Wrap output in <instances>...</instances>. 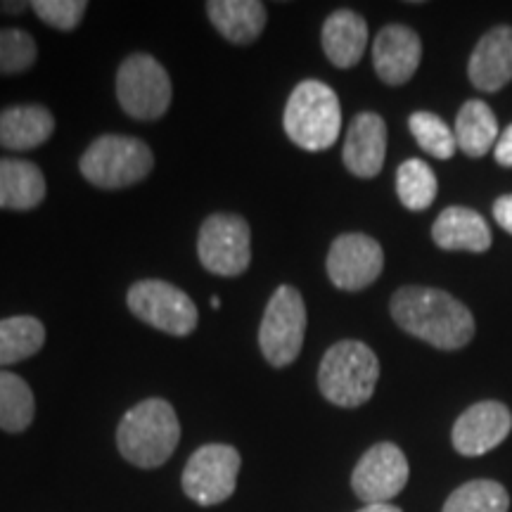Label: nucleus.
I'll use <instances>...</instances> for the list:
<instances>
[{
	"mask_svg": "<svg viewBox=\"0 0 512 512\" xmlns=\"http://www.w3.org/2000/svg\"><path fill=\"white\" fill-rule=\"evenodd\" d=\"M389 309L403 332L441 351L463 349L475 337V318L470 309L444 290L401 287L394 292Z\"/></svg>",
	"mask_w": 512,
	"mask_h": 512,
	"instance_id": "obj_1",
	"label": "nucleus"
},
{
	"mask_svg": "<svg viewBox=\"0 0 512 512\" xmlns=\"http://www.w3.org/2000/svg\"><path fill=\"white\" fill-rule=\"evenodd\" d=\"M181 441V422L169 401L145 399L126 411L117 427L119 453L143 470L162 467Z\"/></svg>",
	"mask_w": 512,
	"mask_h": 512,
	"instance_id": "obj_2",
	"label": "nucleus"
},
{
	"mask_svg": "<svg viewBox=\"0 0 512 512\" xmlns=\"http://www.w3.org/2000/svg\"><path fill=\"white\" fill-rule=\"evenodd\" d=\"M380 380V361L368 344L342 339L325 351L318 368V389L339 408H358L370 401Z\"/></svg>",
	"mask_w": 512,
	"mask_h": 512,
	"instance_id": "obj_3",
	"label": "nucleus"
},
{
	"mask_svg": "<svg viewBox=\"0 0 512 512\" xmlns=\"http://www.w3.org/2000/svg\"><path fill=\"white\" fill-rule=\"evenodd\" d=\"M283 126L287 138L302 150H328L342 131V107L337 93L323 81H302L287 98Z\"/></svg>",
	"mask_w": 512,
	"mask_h": 512,
	"instance_id": "obj_4",
	"label": "nucleus"
},
{
	"mask_svg": "<svg viewBox=\"0 0 512 512\" xmlns=\"http://www.w3.org/2000/svg\"><path fill=\"white\" fill-rule=\"evenodd\" d=\"M152 166L155 155L147 143L117 133L95 138L79 162L81 176L102 190L131 188L150 176Z\"/></svg>",
	"mask_w": 512,
	"mask_h": 512,
	"instance_id": "obj_5",
	"label": "nucleus"
},
{
	"mask_svg": "<svg viewBox=\"0 0 512 512\" xmlns=\"http://www.w3.org/2000/svg\"><path fill=\"white\" fill-rule=\"evenodd\" d=\"M306 335V304L302 292L280 285L268 299L259 328V349L273 368H287L302 354Z\"/></svg>",
	"mask_w": 512,
	"mask_h": 512,
	"instance_id": "obj_6",
	"label": "nucleus"
},
{
	"mask_svg": "<svg viewBox=\"0 0 512 512\" xmlns=\"http://www.w3.org/2000/svg\"><path fill=\"white\" fill-rule=\"evenodd\" d=\"M171 79L155 57L133 53L117 72V98L121 110L138 121H157L169 112Z\"/></svg>",
	"mask_w": 512,
	"mask_h": 512,
	"instance_id": "obj_7",
	"label": "nucleus"
},
{
	"mask_svg": "<svg viewBox=\"0 0 512 512\" xmlns=\"http://www.w3.org/2000/svg\"><path fill=\"white\" fill-rule=\"evenodd\" d=\"M126 304L133 316L150 325L164 335L188 337L195 332L197 306L183 290L159 278L138 280L128 287Z\"/></svg>",
	"mask_w": 512,
	"mask_h": 512,
	"instance_id": "obj_8",
	"label": "nucleus"
},
{
	"mask_svg": "<svg viewBox=\"0 0 512 512\" xmlns=\"http://www.w3.org/2000/svg\"><path fill=\"white\" fill-rule=\"evenodd\" d=\"M197 256L209 273L238 278L252 264V228L238 214H211L200 228Z\"/></svg>",
	"mask_w": 512,
	"mask_h": 512,
	"instance_id": "obj_9",
	"label": "nucleus"
},
{
	"mask_svg": "<svg viewBox=\"0 0 512 512\" xmlns=\"http://www.w3.org/2000/svg\"><path fill=\"white\" fill-rule=\"evenodd\" d=\"M242 458L230 444H204L188 458L181 484L197 505H219L235 494Z\"/></svg>",
	"mask_w": 512,
	"mask_h": 512,
	"instance_id": "obj_10",
	"label": "nucleus"
},
{
	"mask_svg": "<svg viewBox=\"0 0 512 512\" xmlns=\"http://www.w3.org/2000/svg\"><path fill=\"white\" fill-rule=\"evenodd\" d=\"M408 475H411V467H408L406 453L396 444L382 441V444L370 446L358 460L351 475V486L366 505L389 503L408 484Z\"/></svg>",
	"mask_w": 512,
	"mask_h": 512,
	"instance_id": "obj_11",
	"label": "nucleus"
},
{
	"mask_svg": "<svg viewBox=\"0 0 512 512\" xmlns=\"http://www.w3.org/2000/svg\"><path fill=\"white\" fill-rule=\"evenodd\" d=\"M328 278L337 290L361 292L380 278L384 252L380 242L363 233H344L328 252Z\"/></svg>",
	"mask_w": 512,
	"mask_h": 512,
	"instance_id": "obj_12",
	"label": "nucleus"
},
{
	"mask_svg": "<svg viewBox=\"0 0 512 512\" xmlns=\"http://www.w3.org/2000/svg\"><path fill=\"white\" fill-rule=\"evenodd\" d=\"M512 430V413L501 401H479L460 415L451 430L453 448L460 456L477 458L501 446Z\"/></svg>",
	"mask_w": 512,
	"mask_h": 512,
	"instance_id": "obj_13",
	"label": "nucleus"
},
{
	"mask_svg": "<svg viewBox=\"0 0 512 512\" xmlns=\"http://www.w3.org/2000/svg\"><path fill=\"white\" fill-rule=\"evenodd\" d=\"M422 60L420 36L411 27L389 24L373 43L375 72L387 86H403L413 79Z\"/></svg>",
	"mask_w": 512,
	"mask_h": 512,
	"instance_id": "obj_14",
	"label": "nucleus"
},
{
	"mask_svg": "<svg viewBox=\"0 0 512 512\" xmlns=\"http://www.w3.org/2000/svg\"><path fill=\"white\" fill-rule=\"evenodd\" d=\"M344 166L358 178H375L387 157V124L380 114L361 112L351 121L344 140Z\"/></svg>",
	"mask_w": 512,
	"mask_h": 512,
	"instance_id": "obj_15",
	"label": "nucleus"
},
{
	"mask_svg": "<svg viewBox=\"0 0 512 512\" xmlns=\"http://www.w3.org/2000/svg\"><path fill=\"white\" fill-rule=\"evenodd\" d=\"M472 86L484 93L501 91L512 79V27H496L482 36L467 67Z\"/></svg>",
	"mask_w": 512,
	"mask_h": 512,
	"instance_id": "obj_16",
	"label": "nucleus"
},
{
	"mask_svg": "<svg viewBox=\"0 0 512 512\" xmlns=\"http://www.w3.org/2000/svg\"><path fill=\"white\" fill-rule=\"evenodd\" d=\"M55 133V117L46 105H10L0 110V147L29 152L48 143Z\"/></svg>",
	"mask_w": 512,
	"mask_h": 512,
	"instance_id": "obj_17",
	"label": "nucleus"
},
{
	"mask_svg": "<svg viewBox=\"0 0 512 512\" xmlns=\"http://www.w3.org/2000/svg\"><path fill=\"white\" fill-rule=\"evenodd\" d=\"M434 245L446 252H475L482 254L491 247L489 223L482 214L467 207H448L439 214L432 226Z\"/></svg>",
	"mask_w": 512,
	"mask_h": 512,
	"instance_id": "obj_18",
	"label": "nucleus"
},
{
	"mask_svg": "<svg viewBox=\"0 0 512 512\" xmlns=\"http://www.w3.org/2000/svg\"><path fill=\"white\" fill-rule=\"evenodd\" d=\"M323 50L328 60L339 69H351L361 62L368 48V24L354 10H335L325 19Z\"/></svg>",
	"mask_w": 512,
	"mask_h": 512,
	"instance_id": "obj_19",
	"label": "nucleus"
},
{
	"mask_svg": "<svg viewBox=\"0 0 512 512\" xmlns=\"http://www.w3.org/2000/svg\"><path fill=\"white\" fill-rule=\"evenodd\" d=\"M207 17L235 46H249L266 29V5L259 0H209Z\"/></svg>",
	"mask_w": 512,
	"mask_h": 512,
	"instance_id": "obj_20",
	"label": "nucleus"
},
{
	"mask_svg": "<svg viewBox=\"0 0 512 512\" xmlns=\"http://www.w3.org/2000/svg\"><path fill=\"white\" fill-rule=\"evenodd\" d=\"M46 176L34 162L0 157V209L31 211L46 200Z\"/></svg>",
	"mask_w": 512,
	"mask_h": 512,
	"instance_id": "obj_21",
	"label": "nucleus"
},
{
	"mask_svg": "<svg viewBox=\"0 0 512 512\" xmlns=\"http://www.w3.org/2000/svg\"><path fill=\"white\" fill-rule=\"evenodd\" d=\"M453 133H456L458 147L467 157H484L501 138L496 114L482 100H467L460 107Z\"/></svg>",
	"mask_w": 512,
	"mask_h": 512,
	"instance_id": "obj_22",
	"label": "nucleus"
},
{
	"mask_svg": "<svg viewBox=\"0 0 512 512\" xmlns=\"http://www.w3.org/2000/svg\"><path fill=\"white\" fill-rule=\"evenodd\" d=\"M46 344V325L34 316L0 318V368L36 356Z\"/></svg>",
	"mask_w": 512,
	"mask_h": 512,
	"instance_id": "obj_23",
	"label": "nucleus"
},
{
	"mask_svg": "<svg viewBox=\"0 0 512 512\" xmlns=\"http://www.w3.org/2000/svg\"><path fill=\"white\" fill-rule=\"evenodd\" d=\"M36 415V399L24 377L0 370V430L22 434Z\"/></svg>",
	"mask_w": 512,
	"mask_h": 512,
	"instance_id": "obj_24",
	"label": "nucleus"
},
{
	"mask_svg": "<svg viewBox=\"0 0 512 512\" xmlns=\"http://www.w3.org/2000/svg\"><path fill=\"white\" fill-rule=\"evenodd\" d=\"M510 496L503 484L491 482V479H472L458 486L451 496L446 498L441 512H508Z\"/></svg>",
	"mask_w": 512,
	"mask_h": 512,
	"instance_id": "obj_25",
	"label": "nucleus"
},
{
	"mask_svg": "<svg viewBox=\"0 0 512 512\" xmlns=\"http://www.w3.org/2000/svg\"><path fill=\"white\" fill-rule=\"evenodd\" d=\"M439 183L432 166L422 159H406L396 171V192L406 209L425 211L437 197Z\"/></svg>",
	"mask_w": 512,
	"mask_h": 512,
	"instance_id": "obj_26",
	"label": "nucleus"
},
{
	"mask_svg": "<svg viewBox=\"0 0 512 512\" xmlns=\"http://www.w3.org/2000/svg\"><path fill=\"white\" fill-rule=\"evenodd\" d=\"M408 128H411L413 138L418 140V145L427 155L434 159H451L456 152V133L451 131V126L444 119L437 117L432 112H415L408 119Z\"/></svg>",
	"mask_w": 512,
	"mask_h": 512,
	"instance_id": "obj_27",
	"label": "nucleus"
},
{
	"mask_svg": "<svg viewBox=\"0 0 512 512\" xmlns=\"http://www.w3.org/2000/svg\"><path fill=\"white\" fill-rule=\"evenodd\" d=\"M38 48L29 31L0 27V76L29 72L36 64Z\"/></svg>",
	"mask_w": 512,
	"mask_h": 512,
	"instance_id": "obj_28",
	"label": "nucleus"
},
{
	"mask_svg": "<svg viewBox=\"0 0 512 512\" xmlns=\"http://www.w3.org/2000/svg\"><path fill=\"white\" fill-rule=\"evenodd\" d=\"M31 10L43 24L57 31H74L86 17V0H34Z\"/></svg>",
	"mask_w": 512,
	"mask_h": 512,
	"instance_id": "obj_29",
	"label": "nucleus"
},
{
	"mask_svg": "<svg viewBox=\"0 0 512 512\" xmlns=\"http://www.w3.org/2000/svg\"><path fill=\"white\" fill-rule=\"evenodd\" d=\"M494 219L503 230H508L512 235V195L498 197L494 204Z\"/></svg>",
	"mask_w": 512,
	"mask_h": 512,
	"instance_id": "obj_30",
	"label": "nucleus"
},
{
	"mask_svg": "<svg viewBox=\"0 0 512 512\" xmlns=\"http://www.w3.org/2000/svg\"><path fill=\"white\" fill-rule=\"evenodd\" d=\"M494 157L501 166H512V124L505 128L494 147Z\"/></svg>",
	"mask_w": 512,
	"mask_h": 512,
	"instance_id": "obj_31",
	"label": "nucleus"
},
{
	"mask_svg": "<svg viewBox=\"0 0 512 512\" xmlns=\"http://www.w3.org/2000/svg\"><path fill=\"white\" fill-rule=\"evenodd\" d=\"M29 8V3H0V15H22Z\"/></svg>",
	"mask_w": 512,
	"mask_h": 512,
	"instance_id": "obj_32",
	"label": "nucleus"
},
{
	"mask_svg": "<svg viewBox=\"0 0 512 512\" xmlns=\"http://www.w3.org/2000/svg\"><path fill=\"white\" fill-rule=\"evenodd\" d=\"M358 512H403V510L396 508L392 503H373V505H366V508H361Z\"/></svg>",
	"mask_w": 512,
	"mask_h": 512,
	"instance_id": "obj_33",
	"label": "nucleus"
},
{
	"mask_svg": "<svg viewBox=\"0 0 512 512\" xmlns=\"http://www.w3.org/2000/svg\"><path fill=\"white\" fill-rule=\"evenodd\" d=\"M211 309H219V306H221V299L219 297H211Z\"/></svg>",
	"mask_w": 512,
	"mask_h": 512,
	"instance_id": "obj_34",
	"label": "nucleus"
}]
</instances>
